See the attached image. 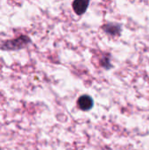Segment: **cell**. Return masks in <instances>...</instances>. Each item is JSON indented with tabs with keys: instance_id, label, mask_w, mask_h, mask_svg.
I'll return each mask as SVG.
<instances>
[{
	"instance_id": "cell-2",
	"label": "cell",
	"mask_w": 149,
	"mask_h": 150,
	"mask_svg": "<svg viewBox=\"0 0 149 150\" xmlns=\"http://www.w3.org/2000/svg\"><path fill=\"white\" fill-rule=\"evenodd\" d=\"M94 101L91 97L88 95L81 96L77 100V105L78 107L83 111H89L93 107Z\"/></svg>"
},
{
	"instance_id": "cell-1",
	"label": "cell",
	"mask_w": 149,
	"mask_h": 150,
	"mask_svg": "<svg viewBox=\"0 0 149 150\" xmlns=\"http://www.w3.org/2000/svg\"><path fill=\"white\" fill-rule=\"evenodd\" d=\"M31 42V39L26 36V35H20L18 38L12 39V40H8L0 45V48L2 50H6V51H15V50H19L25 48L29 43Z\"/></svg>"
},
{
	"instance_id": "cell-4",
	"label": "cell",
	"mask_w": 149,
	"mask_h": 150,
	"mask_svg": "<svg viewBox=\"0 0 149 150\" xmlns=\"http://www.w3.org/2000/svg\"><path fill=\"white\" fill-rule=\"evenodd\" d=\"M104 30L105 32H107L108 33L111 34H117L119 33V26L113 25V24H109L104 26Z\"/></svg>"
},
{
	"instance_id": "cell-3",
	"label": "cell",
	"mask_w": 149,
	"mask_h": 150,
	"mask_svg": "<svg viewBox=\"0 0 149 150\" xmlns=\"http://www.w3.org/2000/svg\"><path fill=\"white\" fill-rule=\"evenodd\" d=\"M89 4H90V1L88 0H76L73 2V4H72L73 10L77 15H82L86 11L89 6Z\"/></svg>"
}]
</instances>
